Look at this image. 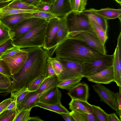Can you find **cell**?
Returning a JSON list of instances; mask_svg holds the SVG:
<instances>
[{"instance_id": "obj_1", "label": "cell", "mask_w": 121, "mask_h": 121, "mask_svg": "<svg viewBox=\"0 0 121 121\" xmlns=\"http://www.w3.org/2000/svg\"><path fill=\"white\" fill-rule=\"evenodd\" d=\"M28 56L20 70L12 75V84L9 93L27 88L35 80L42 76H48L47 73V62L49 57L48 51L42 48H26Z\"/></svg>"}, {"instance_id": "obj_2", "label": "cell", "mask_w": 121, "mask_h": 121, "mask_svg": "<svg viewBox=\"0 0 121 121\" xmlns=\"http://www.w3.org/2000/svg\"><path fill=\"white\" fill-rule=\"evenodd\" d=\"M49 51L52 57L54 53L57 59L84 63L95 60L103 55L80 41L67 38Z\"/></svg>"}, {"instance_id": "obj_3", "label": "cell", "mask_w": 121, "mask_h": 121, "mask_svg": "<svg viewBox=\"0 0 121 121\" xmlns=\"http://www.w3.org/2000/svg\"><path fill=\"white\" fill-rule=\"evenodd\" d=\"M48 22L12 40L13 45L22 49L33 47L44 48L46 29Z\"/></svg>"}, {"instance_id": "obj_4", "label": "cell", "mask_w": 121, "mask_h": 121, "mask_svg": "<svg viewBox=\"0 0 121 121\" xmlns=\"http://www.w3.org/2000/svg\"><path fill=\"white\" fill-rule=\"evenodd\" d=\"M64 16L69 33L74 31L93 30L89 17L83 11H72Z\"/></svg>"}, {"instance_id": "obj_5", "label": "cell", "mask_w": 121, "mask_h": 121, "mask_svg": "<svg viewBox=\"0 0 121 121\" xmlns=\"http://www.w3.org/2000/svg\"><path fill=\"white\" fill-rule=\"evenodd\" d=\"M67 38L80 41L103 54H106L104 45L102 43L93 30L71 32L68 33Z\"/></svg>"}, {"instance_id": "obj_6", "label": "cell", "mask_w": 121, "mask_h": 121, "mask_svg": "<svg viewBox=\"0 0 121 121\" xmlns=\"http://www.w3.org/2000/svg\"><path fill=\"white\" fill-rule=\"evenodd\" d=\"M46 22L43 19L34 17L27 19L9 29L10 38L14 40Z\"/></svg>"}, {"instance_id": "obj_7", "label": "cell", "mask_w": 121, "mask_h": 121, "mask_svg": "<svg viewBox=\"0 0 121 121\" xmlns=\"http://www.w3.org/2000/svg\"><path fill=\"white\" fill-rule=\"evenodd\" d=\"M113 54L104 55L99 58L84 63L85 72L83 77L87 78L112 65Z\"/></svg>"}, {"instance_id": "obj_8", "label": "cell", "mask_w": 121, "mask_h": 121, "mask_svg": "<svg viewBox=\"0 0 121 121\" xmlns=\"http://www.w3.org/2000/svg\"><path fill=\"white\" fill-rule=\"evenodd\" d=\"M57 59L62 64L64 67L63 73L57 77L59 82L69 78H84L83 76L85 72L84 63Z\"/></svg>"}, {"instance_id": "obj_9", "label": "cell", "mask_w": 121, "mask_h": 121, "mask_svg": "<svg viewBox=\"0 0 121 121\" xmlns=\"http://www.w3.org/2000/svg\"><path fill=\"white\" fill-rule=\"evenodd\" d=\"M60 18V17L51 19L46 29L44 48L49 51L56 46V37Z\"/></svg>"}, {"instance_id": "obj_10", "label": "cell", "mask_w": 121, "mask_h": 121, "mask_svg": "<svg viewBox=\"0 0 121 121\" xmlns=\"http://www.w3.org/2000/svg\"><path fill=\"white\" fill-rule=\"evenodd\" d=\"M28 53L26 48L22 51L2 59L8 66L12 75L21 69L28 58Z\"/></svg>"}, {"instance_id": "obj_11", "label": "cell", "mask_w": 121, "mask_h": 121, "mask_svg": "<svg viewBox=\"0 0 121 121\" xmlns=\"http://www.w3.org/2000/svg\"><path fill=\"white\" fill-rule=\"evenodd\" d=\"M92 87L100 98V100L116 111L117 108L116 93L107 88L101 84L96 83L93 85Z\"/></svg>"}, {"instance_id": "obj_12", "label": "cell", "mask_w": 121, "mask_h": 121, "mask_svg": "<svg viewBox=\"0 0 121 121\" xmlns=\"http://www.w3.org/2000/svg\"><path fill=\"white\" fill-rule=\"evenodd\" d=\"M56 86H52L47 88L42 92H30L25 96L22 101L17 105L16 116L22 110L32 108L36 107V103L45 93Z\"/></svg>"}, {"instance_id": "obj_13", "label": "cell", "mask_w": 121, "mask_h": 121, "mask_svg": "<svg viewBox=\"0 0 121 121\" xmlns=\"http://www.w3.org/2000/svg\"><path fill=\"white\" fill-rule=\"evenodd\" d=\"M112 67L114 79L113 82L119 87H121V32L118 36L117 43L113 54Z\"/></svg>"}, {"instance_id": "obj_14", "label": "cell", "mask_w": 121, "mask_h": 121, "mask_svg": "<svg viewBox=\"0 0 121 121\" xmlns=\"http://www.w3.org/2000/svg\"><path fill=\"white\" fill-rule=\"evenodd\" d=\"M86 78L89 81L96 83L109 84L113 82L114 79L112 66Z\"/></svg>"}, {"instance_id": "obj_15", "label": "cell", "mask_w": 121, "mask_h": 121, "mask_svg": "<svg viewBox=\"0 0 121 121\" xmlns=\"http://www.w3.org/2000/svg\"><path fill=\"white\" fill-rule=\"evenodd\" d=\"M67 94L71 99L87 101L89 95L88 85L86 83L79 82L69 90Z\"/></svg>"}, {"instance_id": "obj_16", "label": "cell", "mask_w": 121, "mask_h": 121, "mask_svg": "<svg viewBox=\"0 0 121 121\" xmlns=\"http://www.w3.org/2000/svg\"><path fill=\"white\" fill-rule=\"evenodd\" d=\"M32 13H24L11 15L0 17V21L10 29L23 20L33 17Z\"/></svg>"}, {"instance_id": "obj_17", "label": "cell", "mask_w": 121, "mask_h": 121, "mask_svg": "<svg viewBox=\"0 0 121 121\" xmlns=\"http://www.w3.org/2000/svg\"><path fill=\"white\" fill-rule=\"evenodd\" d=\"M72 11L69 0H55L50 12L57 16L63 17Z\"/></svg>"}, {"instance_id": "obj_18", "label": "cell", "mask_w": 121, "mask_h": 121, "mask_svg": "<svg viewBox=\"0 0 121 121\" xmlns=\"http://www.w3.org/2000/svg\"><path fill=\"white\" fill-rule=\"evenodd\" d=\"M85 12H92L103 17L107 20L118 18L121 21V9H115L108 8L97 10L93 8L85 10Z\"/></svg>"}, {"instance_id": "obj_19", "label": "cell", "mask_w": 121, "mask_h": 121, "mask_svg": "<svg viewBox=\"0 0 121 121\" xmlns=\"http://www.w3.org/2000/svg\"><path fill=\"white\" fill-rule=\"evenodd\" d=\"M61 91L56 86L53 88L43 95L38 101L49 104H55L61 102Z\"/></svg>"}, {"instance_id": "obj_20", "label": "cell", "mask_w": 121, "mask_h": 121, "mask_svg": "<svg viewBox=\"0 0 121 121\" xmlns=\"http://www.w3.org/2000/svg\"><path fill=\"white\" fill-rule=\"evenodd\" d=\"M69 105V109L71 111L81 112L93 113L91 104L87 101L71 99Z\"/></svg>"}, {"instance_id": "obj_21", "label": "cell", "mask_w": 121, "mask_h": 121, "mask_svg": "<svg viewBox=\"0 0 121 121\" xmlns=\"http://www.w3.org/2000/svg\"><path fill=\"white\" fill-rule=\"evenodd\" d=\"M36 106L46 109L61 114L69 113V111L61 104V102L55 104H49L38 101L35 104Z\"/></svg>"}, {"instance_id": "obj_22", "label": "cell", "mask_w": 121, "mask_h": 121, "mask_svg": "<svg viewBox=\"0 0 121 121\" xmlns=\"http://www.w3.org/2000/svg\"><path fill=\"white\" fill-rule=\"evenodd\" d=\"M64 16L60 17L57 35L56 46L67 38L69 33L68 29Z\"/></svg>"}, {"instance_id": "obj_23", "label": "cell", "mask_w": 121, "mask_h": 121, "mask_svg": "<svg viewBox=\"0 0 121 121\" xmlns=\"http://www.w3.org/2000/svg\"><path fill=\"white\" fill-rule=\"evenodd\" d=\"M73 121H98L94 113L71 111L69 113Z\"/></svg>"}, {"instance_id": "obj_24", "label": "cell", "mask_w": 121, "mask_h": 121, "mask_svg": "<svg viewBox=\"0 0 121 121\" xmlns=\"http://www.w3.org/2000/svg\"><path fill=\"white\" fill-rule=\"evenodd\" d=\"M82 77L71 78L58 82L56 86L58 88L69 90L77 84L80 82Z\"/></svg>"}, {"instance_id": "obj_25", "label": "cell", "mask_w": 121, "mask_h": 121, "mask_svg": "<svg viewBox=\"0 0 121 121\" xmlns=\"http://www.w3.org/2000/svg\"><path fill=\"white\" fill-rule=\"evenodd\" d=\"M90 18L93 30L103 44L104 45L108 38L107 32L104 30L94 21Z\"/></svg>"}, {"instance_id": "obj_26", "label": "cell", "mask_w": 121, "mask_h": 121, "mask_svg": "<svg viewBox=\"0 0 121 121\" xmlns=\"http://www.w3.org/2000/svg\"><path fill=\"white\" fill-rule=\"evenodd\" d=\"M40 11L17 9L9 7L7 5L0 8V18L18 13H31Z\"/></svg>"}, {"instance_id": "obj_27", "label": "cell", "mask_w": 121, "mask_h": 121, "mask_svg": "<svg viewBox=\"0 0 121 121\" xmlns=\"http://www.w3.org/2000/svg\"><path fill=\"white\" fill-rule=\"evenodd\" d=\"M7 6L10 8L18 9L40 11L37 8L23 2L20 0H16L10 2Z\"/></svg>"}, {"instance_id": "obj_28", "label": "cell", "mask_w": 121, "mask_h": 121, "mask_svg": "<svg viewBox=\"0 0 121 121\" xmlns=\"http://www.w3.org/2000/svg\"><path fill=\"white\" fill-rule=\"evenodd\" d=\"M58 82L56 76H49L43 82L36 91L38 93L50 87L56 86Z\"/></svg>"}, {"instance_id": "obj_29", "label": "cell", "mask_w": 121, "mask_h": 121, "mask_svg": "<svg viewBox=\"0 0 121 121\" xmlns=\"http://www.w3.org/2000/svg\"><path fill=\"white\" fill-rule=\"evenodd\" d=\"M105 32L108 29L107 20L102 17L92 12H85Z\"/></svg>"}, {"instance_id": "obj_30", "label": "cell", "mask_w": 121, "mask_h": 121, "mask_svg": "<svg viewBox=\"0 0 121 121\" xmlns=\"http://www.w3.org/2000/svg\"><path fill=\"white\" fill-rule=\"evenodd\" d=\"M30 92V91L28 90L27 88L23 87L21 89L11 92V98L12 99L16 100L17 105L22 101L26 96Z\"/></svg>"}, {"instance_id": "obj_31", "label": "cell", "mask_w": 121, "mask_h": 121, "mask_svg": "<svg viewBox=\"0 0 121 121\" xmlns=\"http://www.w3.org/2000/svg\"><path fill=\"white\" fill-rule=\"evenodd\" d=\"M72 11L83 12L85 9L87 0H69Z\"/></svg>"}, {"instance_id": "obj_32", "label": "cell", "mask_w": 121, "mask_h": 121, "mask_svg": "<svg viewBox=\"0 0 121 121\" xmlns=\"http://www.w3.org/2000/svg\"><path fill=\"white\" fill-rule=\"evenodd\" d=\"M48 59L50 61L52 67L57 77L63 72L64 67L62 64L55 57H49Z\"/></svg>"}, {"instance_id": "obj_33", "label": "cell", "mask_w": 121, "mask_h": 121, "mask_svg": "<svg viewBox=\"0 0 121 121\" xmlns=\"http://www.w3.org/2000/svg\"><path fill=\"white\" fill-rule=\"evenodd\" d=\"M91 106L93 112L98 121H107L106 113L104 110L99 106L91 104Z\"/></svg>"}, {"instance_id": "obj_34", "label": "cell", "mask_w": 121, "mask_h": 121, "mask_svg": "<svg viewBox=\"0 0 121 121\" xmlns=\"http://www.w3.org/2000/svg\"><path fill=\"white\" fill-rule=\"evenodd\" d=\"M9 29L0 22V44L11 39Z\"/></svg>"}, {"instance_id": "obj_35", "label": "cell", "mask_w": 121, "mask_h": 121, "mask_svg": "<svg viewBox=\"0 0 121 121\" xmlns=\"http://www.w3.org/2000/svg\"><path fill=\"white\" fill-rule=\"evenodd\" d=\"M49 76H42L36 78L28 86L27 89L30 91H36L41 85Z\"/></svg>"}, {"instance_id": "obj_36", "label": "cell", "mask_w": 121, "mask_h": 121, "mask_svg": "<svg viewBox=\"0 0 121 121\" xmlns=\"http://www.w3.org/2000/svg\"><path fill=\"white\" fill-rule=\"evenodd\" d=\"M16 113V109L4 111L0 114V121H13Z\"/></svg>"}, {"instance_id": "obj_37", "label": "cell", "mask_w": 121, "mask_h": 121, "mask_svg": "<svg viewBox=\"0 0 121 121\" xmlns=\"http://www.w3.org/2000/svg\"><path fill=\"white\" fill-rule=\"evenodd\" d=\"M32 14L33 17L43 19L47 22L51 19L59 17L56 16L51 12L39 11L33 13Z\"/></svg>"}, {"instance_id": "obj_38", "label": "cell", "mask_w": 121, "mask_h": 121, "mask_svg": "<svg viewBox=\"0 0 121 121\" xmlns=\"http://www.w3.org/2000/svg\"><path fill=\"white\" fill-rule=\"evenodd\" d=\"M32 108L22 111L15 117L13 121H30V114Z\"/></svg>"}, {"instance_id": "obj_39", "label": "cell", "mask_w": 121, "mask_h": 121, "mask_svg": "<svg viewBox=\"0 0 121 121\" xmlns=\"http://www.w3.org/2000/svg\"><path fill=\"white\" fill-rule=\"evenodd\" d=\"M23 50L24 48L22 49L14 46L8 49L3 53L0 56V59H2L3 58L14 55Z\"/></svg>"}, {"instance_id": "obj_40", "label": "cell", "mask_w": 121, "mask_h": 121, "mask_svg": "<svg viewBox=\"0 0 121 121\" xmlns=\"http://www.w3.org/2000/svg\"><path fill=\"white\" fill-rule=\"evenodd\" d=\"M0 73L12 79V75L8 66L2 59H0Z\"/></svg>"}, {"instance_id": "obj_41", "label": "cell", "mask_w": 121, "mask_h": 121, "mask_svg": "<svg viewBox=\"0 0 121 121\" xmlns=\"http://www.w3.org/2000/svg\"><path fill=\"white\" fill-rule=\"evenodd\" d=\"M116 97L117 108L116 111L121 120V87H119V92L116 93Z\"/></svg>"}, {"instance_id": "obj_42", "label": "cell", "mask_w": 121, "mask_h": 121, "mask_svg": "<svg viewBox=\"0 0 121 121\" xmlns=\"http://www.w3.org/2000/svg\"><path fill=\"white\" fill-rule=\"evenodd\" d=\"M53 4L41 1L36 6L41 11L46 12H50Z\"/></svg>"}, {"instance_id": "obj_43", "label": "cell", "mask_w": 121, "mask_h": 121, "mask_svg": "<svg viewBox=\"0 0 121 121\" xmlns=\"http://www.w3.org/2000/svg\"><path fill=\"white\" fill-rule=\"evenodd\" d=\"M11 82H0V93H9Z\"/></svg>"}, {"instance_id": "obj_44", "label": "cell", "mask_w": 121, "mask_h": 121, "mask_svg": "<svg viewBox=\"0 0 121 121\" xmlns=\"http://www.w3.org/2000/svg\"><path fill=\"white\" fill-rule=\"evenodd\" d=\"M12 41L10 39L0 44V56L7 49L14 46L12 43Z\"/></svg>"}, {"instance_id": "obj_45", "label": "cell", "mask_w": 121, "mask_h": 121, "mask_svg": "<svg viewBox=\"0 0 121 121\" xmlns=\"http://www.w3.org/2000/svg\"><path fill=\"white\" fill-rule=\"evenodd\" d=\"M11 98L3 100L0 103V114L6 108L12 101Z\"/></svg>"}, {"instance_id": "obj_46", "label": "cell", "mask_w": 121, "mask_h": 121, "mask_svg": "<svg viewBox=\"0 0 121 121\" xmlns=\"http://www.w3.org/2000/svg\"><path fill=\"white\" fill-rule=\"evenodd\" d=\"M47 73L48 75L51 76H56L51 63L48 58L47 62Z\"/></svg>"}, {"instance_id": "obj_47", "label": "cell", "mask_w": 121, "mask_h": 121, "mask_svg": "<svg viewBox=\"0 0 121 121\" xmlns=\"http://www.w3.org/2000/svg\"><path fill=\"white\" fill-rule=\"evenodd\" d=\"M107 121H121L116 114L113 112L110 114L106 113Z\"/></svg>"}, {"instance_id": "obj_48", "label": "cell", "mask_w": 121, "mask_h": 121, "mask_svg": "<svg viewBox=\"0 0 121 121\" xmlns=\"http://www.w3.org/2000/svg\"><path fill=\"white\" fill-rule=\"evenodd\" d=\"M22 1L36 7L39 4L41 0H20Z\"/></svg>"}, {"instance_id": "obj_49", "label": "cell", "mask_w": 121, "mask_h": 121, "mask_svg": "<svg viewBox=\"0 0 121 121\" xmlns=\"http://www.w3.org/2000/svg\"><path fill=\"white\" fill-rule=\"evenodd\" d=\"M16 100L15 99H13L9 105L4 111L7 110L16 109Z\"/></svg>"}, {"instance_id": "obj_50", "label": "cell", "mask_w": 121, "mask_h": 121, "mask_svg": "<svg viewBox=\"0 0 121 121\" xmlns=\"http://www.w3.org/2000/svg\"><path fill=\"white\" fill-rule=\"evenodd\" d=\"M11 79L7 76L0 73V82H11Z\"/></svg>"}, {"instance_id": "obj_51", "label": "cell", "mask_w": 121, "mask_h": 121, "mask_svg": "<svg viewBox=\"0 0 121 121\" xmlns=\"http://www.w3.org/2000/svg\"><path fill=\"white\" fill-rule=\"evenodd\" d=\"M60 115L64 119L65 121H73L72 118L69 113H62Z\"/></svg>"}, {"instance_id": "obj_52", "label": "cell", "mask_w": 121, "mask_h": 121, "mask_svg": "<svg viewBox=\"0 0 121 121\" xmlns=\"http://www.w3.org/2000/svg\"><path fill=\"white\" fill-rule=\"evenodd\" d=\"M30 121H43V120L42 119L39 117L35 116V117H31Z\"/></svg>"}, {"instance_id": "obj_53", "label": "cell", "mask_w": 121, "mask_h": 121, "mask_svg": "<svg viewBox=\"0 0 121 121\" xmlns=\"http://www.w3.org/2000/svg\"><path fill=\"white\" fill-rule=\"evenodd\" d=\"M55 0H41V1L53 4Z\"/></svg>"}, {"instance_id": "obj_54", "label": "cell", "mask_w": 121, "mask_h": 121, "mask_svg": "<svg viewBox=\"0 0 121 121\" xmlns=\"http://www.w3.org/2000/svg\"><path fill=\"white\" fill-rule=\"evenodd\" d=\"M10 2L2 3L0 2V8L7 5Z\"/></svg>"}, {"instance_id": "obj_55", "label": "cell", "mask_w": 121, "mask_h": 121, "mask_svg": "<svg viewBox=\"0 0 121 121\" xmlns=\"http://www.w3.org/2000/svg\"><path fill=\"white\" fill-rule=\"evenodd\" d=\"M16 0H0V2H1L4 3L6 2H10L11 1Z\"/></svg>"}, {"instance_id": "obj_56", "label": "cell", "mask_w": 121, "mask_h": 121, "mask_svg": "<svg viewBox=\"0 0 121 121\" xmlns=\"http://www.w3.org/2000/svg\"><path fill=\"white\" fill-rule=\"evenodd\" d=\"M119 4L121 5V0H115Z\"/></svg>"}, {"instance_id": "obj_57", "label": "cell", "mask_w": 121, "mask_h": 121, "mask_svg": "<svg viewBox=\"0 0 121 121\" xmlns=\"http://www.w3.org/2000/svg\"></svg>"}]
</instances>
